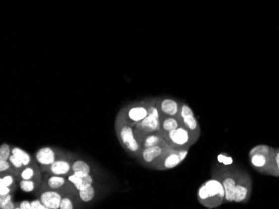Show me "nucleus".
Returning a JSON list of instances; mask_svg holds the SVG:
<instances>
[{
	"instance_id": "obj_1",
	"label": "nucleus",
	"mask_w": 279,
	"mask_h": 209,
	"mask_svg": "<svg viewBox=\"0 0 279 209\" xmlns=\"http://www.w3.org/2000/svg\"><path fill=\"white\" fill-rule=\"evenodd\" d=\"M197 200L207 209H217L225 204V190L221 182L212 177L200 186L197 190Z\"/></svg>"
},
{
	"instance_id": "obj_2",
	"label": "nucleus",
	"mask_w": 279,
	"mask_h": 209,
	"mask_svg": "<svg viewBox=\"0 0 279 209\" xmlns=\"http://www.w3.org/2000/svg\"><path fill=\"white\" fill-rule=\"evenodd\" d=\"M158 98L159 97L146 98L149 111L148 115L142 121L134 126L135 134L140 143L147 134L159 132L161 129V121L163 115L157 107Z\"/></svg>"
},
{
	"instance_id": "obj_3",
	"label": "nucleus",
	"mask_w": 279,
	"mask_h": 209,
	"mask_svg": "<svg viewBox=\"0 0 279 209\" xmlns=\"http://www.w3.org/2000/svg\"><path fill=\"white\" fill-rule=\"evenodd\" d=\"M241 170L233 165L215 166L212 171V177H215L221 182L225 190V204L233 203L234 191Z\"/></svg>"
},
{
	"instance_id": "obj_4",
	"label": "nucleus",
	"mask_w": 279,
	"mask_h": 209,
	"mask_svg": "<svg viewBox=\"0 0 279 209\" xmlns=\"http://www.w3.org/2000/svg\"><path fill=\"white\" fill-rule=\"evenodd\" d=\"M114 130L118 141L123 149L130 157L137 159L142 148L141 143H139L136 138L133 126L115 120Z\"/></svg>"
},
{
	"instance_id": "obj_5",
	"label": "nucleus",
	"mask_w": 279,
	"mask_h": 209,
	"mask_svg": "<svg viewBox=\"0 0 279 209\" xmlns=\"http://www.w3.org/2000/svg\"><path fill=\"white\" fill-rule=\"evenodd\" d=\"M148 107L146 99L130 103L120 109L117 114L116 119L120 122L135 126L142 121L148 115Z\"/></svg>"
},
{
	"instance_id": "obj_6",
	"label": "nucleus",
	"mask_w": 279,
	"mask_h": 209,
	"mask_svg": "<svg viewBox=\"0 0 279 209\" xmlns=\"http://www.w3.org/2000/svg\"><path fill=\"white\" fill-rule=\"evenodd\" d=\"M167 142L169 145L175 149H190L197 143L199 138L195 136L184 126L175 128L167 132H158Z\"/></svg>"
},
{
	"instance_id": "obj_7",
	"label": "nucleus",
	"mask_w": 279,
	"mask_h": 209,
	"mask_svg": "<svg viewBox=\"0 0 279 209\" xmlns=\"http://www.w3.org/2000/svg\"><path fill=\"white\" fill-rule=\"evenodd\" d=\"M273 148L265 144H260L253 147L249 152L251 165L261 174L269 175Z\"/></svg>"
},
{
	"instance_id": "obj_8",
	"label": "nucleus",
	"mask_w": 279,
	"mask_h": 209,
	"mask_svg": "<svg viewBox=\"0 0 279 209\" xmlns=\"http://www.w3.org/2000/svg\"><path fill=\"white\" fill-rule=\"evenodd\" d=\"M41 189H51V190L58 191L63 195H78V190L69 182L68 177L65 176H58V175L51 174L48 172L43 173V182Z\"/></svg>"
},
{
	"instance_id": "obj_9",
	"label": "nucleus",
	"mask_w": 279,
	"mask_h": 209,
	"mask_svg": "<svg viewBox=\"0 0 279 209\" xmlns=\"http://www.w3.org/2000/svg\"><path fill=\"white\" fill-rule=\"evenodd\" d=\"M172 148L167 143L152 146L148 148H142L139 154L138 162L144 167H149L153 169L155 166L163 159L166 153Z\"/></svg>"
},
{
	"instance_id": "obj_10",
	"label": "nucleus",
	"mask_w": 279,
	"mask_h": 209,
	"mask_svg": "<svg viewBox=\"0 0 279 209\" xmlns=\"http://www.w3.org/2000/svg\"><path fill=\"white\" fill-rule=\"evenodd\" d=\"M67 153L68 152L64 151L61 149L46 146L38 149L35 154V160L44 173L57 159L66 155Z\"/></svg>"
},
{
	"instance_id": "obj_11",
	"label": "nucleus",
	"mask_w": 279,
	"mask_h": 209,
	"mask_svg": "<svg viewBox=\"0 0 279 209\" xmlns=\"http://www.w3.org/2000/svg\"><path fill=\"white\" fill-rule=\"evenodd\" d=\"M253 192V179L245 170H241L234 191L233 203L247 204L250 200Z\"/></svg>"
},
{
	"instance_id": "obj_12",
	"label": "nucleus",
	"mask_w": 279,
	"mask_h": 209,
	"mask_svg": "<svg viewBox=\"0 0 279 209\" xmlns=\"http://www.w3.org/2000/svg\"><path fill=\"white\" fill-rule=\"evenodd\" d=\"M188 152L189 149L178 150L173 148H170L163 157V159H161L159 163L155 166L153 169L165 171L177 167L186 159Z\"/></svg>"
},
{
	"instance_id": "obj_13",
	"label": "nucleus",
	"mask_w": 279,
	"mask_h": 209,
	"mask_svg": "<svg viewBox=\"0 0 279 209\" xmlns=\"http://www.w3.org/2000/svg\"><path fill=\"white\" fill-rule=\"evenodd\" d=\"M76 156L70 153H67L66 155L57 159L46 172L51 174L65 176L68 177L72 173V164Z\"/></svg>"
},
{
	"instance_id": "obj_14",
	"label": "nucleus",
	"mask_w": 279,
	"mask_h": 209,
	"mask_svg": "<svg viewBox=\"0 0 279 209\" xmlns=\"http://www.w3.org/2000/svg\"><path fill=\"white\" fill-rule=\"evenodd\" d=\"M181 101L170 97H160L157 107L163 116L177 117L181 107Z\"/></svg>"
},
{
	"instance_id": "obj_15",
	"label": "nucleus",
	"mask_w": 279,
	"mask_h": 209,
	"mask_svg": "<svg viewBox=\"0 0 279 209\" xmlns=\"http://www.w3.org/2000/svg\"><path fill=\"white\" fill-rule=\"evenodd\" d=\"M39 199L45 204L47 209H59L63 194L58 191L51 189H40L38 194Z\"/></svg>"
},
{
	"instance_id": "obj_16",
	"label": "nucleus",
	"mask_w": 279,
	"mask_h": 209,
	"mask_svg": "<svg viewBox=\"0 0 279 209\" xmlns=\"http://www.w3.org/2000/svg\"><path fill=\"white\" fill-rule=\"evenodd\" d=\"M24 179V180H35L40 183L43 182V172L38 165H30L24 167L19 172V176L17 181Z\"/></svg>"
},
{
	"instance_id": "obj_17",
	"label": "nucleus",
	"mask_w": 279,
	"mask_h": 209,
	"mask_svg": "<svg viewBox=\"0 0 279 209\" xmlns=\"http://www.w3.org/2000/svg\"><path fill=\"white\" fill-rule=\"evenodd\" d=\"M93 167L84 159L75 158L72 164V173L78 177H83L88 174H93Z\"/></svg>"
},
{
	"instance_id": "obj_18",
	"label": "nucleus",
	"mask_w": 279,
	"mask_h": 209,
	"mask_svg": "<svg viewBox=\"0 0 279 209\" xmlns=\"http://www.w3.org/2000/svg\"><path fill=\"white\" fill-rule=\"evenodd\" d=\"M100 188V187H99ZM98 188V183H96L93 185L89 186L87 188L82 190L78 191V195L82 203L88 204L94 201L96 197L98 194V191L100 188Z\"/></svg>"
},
{
	"instance_id": "obj_19",
	"label": "nucleus",
	"mask_w": 279,
	"mask_h": 209,
	"mask_svg": "<svg viewBox=\"0 0 279 209\" xmlns=\"http://www.w3.org/2000/svg\"><path fill=\"white\" fill-rule=\"evenodd\" d=\"M182 126L181 120L177 117H162L161 129L159 132H167Z\"/></svg>"
},
{
	"instance_id": "obj_20",
	"label": "nucleus",
	"mask_w": 279,
	"mask_h": 209,
	"mask_svg": "<svg viewBox=\"0 0 279 209\" xmlns=\"http://www.w3.org/2000/svg\"><path fill=\"white\" fill-rule=\"evenodd\" d=\"M180 120H181L182 126L187 128L195 136L200 138V135H201V127H200L199 122H198V120H197L195 115L187 116L186 118H184V119H180Z\"/></svg>"
},
{
	"instance_id": "obj_21",
	"label": "nucleus",
	"mask_w": 279,
	"mask_h": 209,
	"mask_svg": "<svg viewBox=\"0 0 279 209\" xmlns=\"http://www.w3.org/2000/svg\"><path fill=\"white\" fill-rule=\"evenodd\" d=\"M167 143L164 139L163 136L160 134L159 132H152L145 137L141 140V148H148V147H152V146L159 145V144H163V143ZM142 150V149H141Z\"/></svg>"
},
{
	"instance_id": "obj_22",
	"label": "nucleus",
	"mask_w": 279,
	"mask_h": 209,
	"mask_svg": "<svg viewBox=\"0 0 279 209\" xmlns=\"http://www.w3.org/2000/svg\"><path fill=\"white\" fill-rule=\"evenodd\" d=\"M12 154L17 157L23 163L24 167L30 166V165H38L35 162V158H33L29 153H27L26 151H24L19 147L12 148Z\"/></svg>"
},
{
	"instance_id": "obj_23",
	"label": "nucleus",
	"mask_w": 279,
	"mask_h": 209,
	"mask_svg": "<svg viewBox=\"0 0 279 209\" xmlns=\"http://www.w3.org/2000/svg\"><path fill=\"white\" fill-rule=\"evenodd\" d=\"M18 183H19V188L24 193H39L41 189V185H42V183L35 180L20 179L18 181Z\"/></svg>"
},
{
	"instance_id": "obj_24",
	"label": "nucleus",
	"mask_w": 279,
	"mask_h": 209,
	"mask_svg": "<svg viewBox=\"0 0 279 209\" xmlns=\"http://www.w3.org/2000/svg\"><path fill=\"white\" fill-rule=\"evenodd\" d=\"M270 176L279 177V148H273L271 156V167Z\"/></svg>"
},
{
	"instance_id": "obj_25",
	"label": "nucleus",
	"mask_w": 279,
	"mask_h": 209,
	"mask_svg": "<svg viewBox=\"0 0 279 209\" xmlns=\"http://www.w3.org/2000/svg\"><path fill=\"white\" fill-rule=\"evenodd\" d=\"M1 177H0V185L8 186L10 188H13V190H17V178L13 173H0Z\"/></svg>"
},
{
	"instance_id": "obj_26",
	"label": "nucleus",
	"mask_w": 279,
	"mask_h": 209,
	"mask_svg": "<svg viewBox=\"0 0 279 209\" xmlns=\"http://www.w3.org/2000/svg\"><path fill=\"white\" fill-rule=\"evenodd\" d=\"M76 200H80L79 196L75 195H69V194H64L62 197L61 203L59 209H76L75 202ZM81 201V200H80Z\"/></svg>"
},
{
	"instance_id": "obj_27",
	"label": "nucleus",
	"mask_w": 279,
	"mask_h": 209,
	"mask_svg": "<svg viewBox=\"0 0 279 209\" xmlns=\"http://www.w3.org/2000/svg\"><path fill=\"white\" fill-rule=\"evenodd\" d=\"M191 115H195L194 112L192 110V108L189 106L188 104L186 103L181 102V107H180V110H179V114L177 115V118L179 119H182L187 116H191Z\"/></svg>"
},
{
	"instance_id": "obj_28",
	"label": "nucleus",
	"mask_w": 279,
	"mask_h": 209,
	"mask_svg": "<svg viewBox=\"0 0 279 209\" xmlns=\"http://www.w3.org/2000/svg\"><path fill=\"white\" fill-rule=\"evenodd\" d=\"M12 154V147L8 143L0 146V160H8Z\"/></svg>"
},
{
	"instance_id": "obj_29",
	"label": "nucleus",
	"mask_w": 279,
	"mask_h": 209,
	"mask_svg": "<svg viewBox=\"0 0 279 209\" xmlns=\"http://www.w3.org/2000/svg\"><path fill=\"white\" fill-rule=\"evenodd\" d=\"M8 162L10 163L13 169L15 170V171H17L18 172H20L24 167L23 163H22L17 157L14 156L13 154H11V156L9 157V159H8Z\"/></svg>"
},
{
	"instance_id": "obj_30",
	"label": "nucleus",
	"mask_w": 279,
	"mask_h": 209,
	"mask_svg": "<svg viewBox=\"0 0 279 209\" xmlns=\"http://www.w3.org/2000/svg\"><path fill=\"white\" fill-rule=\"evenodd\" d=\"M218 162L223 163L224 166L233 165V159L229 157L227 154H220L218 157Z\"/></svg>"
},
{
	"instance_id": "obj_31",
	"label": "nucleus",
	"mask_w": 279,
	"mask_h": 209,
	"mask_svg": "<svg viewBox=\"0 0 279 209\" xmlns=\"http://www.w3.org/2000/svg\"><path fill=\"white\" fill-rule=\"evenodd\" d=\"M68 179H69V182L75 186V188L79 190L80 186L82 184V177H78L76 175L74 174V173H71L68 176Z\"/></svg>"
},
{
	"instance_id": "obj_32",
	"label": "nucleus",
	"mask_w": 279,
	"mask_h": 209,
	"mask_svg": "<svg viewBox=\"0 0 279 209\" xmlns=\"http://www.w3.org/2000/svg\"><path fill=\"white\" fill-rule=\"evenodd\" d=\"M13 201V193H9L7 195L0 196V207L3 206L5 204H8L9 202Z\"/></svg>"
},
{
	"instance_id": "obj_33",
	"label": "nucleus",
	"mask_w": 279,
	"mask_h": 209,
	"mask_svg": "<svg viewBox=\"0 0 279 209\" xmlns=\"http://www.w3.org/2000/svg\"><path fill=\"white\" fill-rule=\"evenodd\" d=\"M15 205H16V209H32L31 202H29V200H24L20 203L15 202Z\"/></svg>"
},
{
	"instance_id": "obj_34",
	"label": "nucleus",
	"mask_w": 279,
	"mask_h": 209,
	"mask_svg": "<svg viewBox=\"0 0 279 209\" xmlns=\"http://www.w3.org/2000/svg\"><path fill=\"white\" fill-rule=\"evenodd\" d=\"M31 205H32V209H47L40 199L31 201Z\"/></svg>"
},
{
	"instance_id": "obj_35",
	"label": "nucleus",
	"mask_w": 279,
	"mask_h": 209,
	"mask_svg": "<svg viewBox=\"0 0 279 209\" xmlns=\"http://www.w3.org/2000/svg\"><path fill=\"white\" fill-rule=\"evenodd\" d=\"M15 191L13 190V188L8 186L0 185V196H3V195H7L9 193H14Z\"/></svg>"
},
{
	"instance_id": "obj_36",
	"label": "nucleus",
	"mask_w": 279,
	"mask_h": 209,
	"mask_svg": "<svg viewBox=\"0 0 279 209\" xmlns=\"http://www.w3.org/2000/svg\"><path fill=\"white\" fill-rule=\"evenodd\" d=\"M1 209H16V205H15V202H9L8 204L3 205V206L0 207Z\"/></svg>"
}]
</instances>
